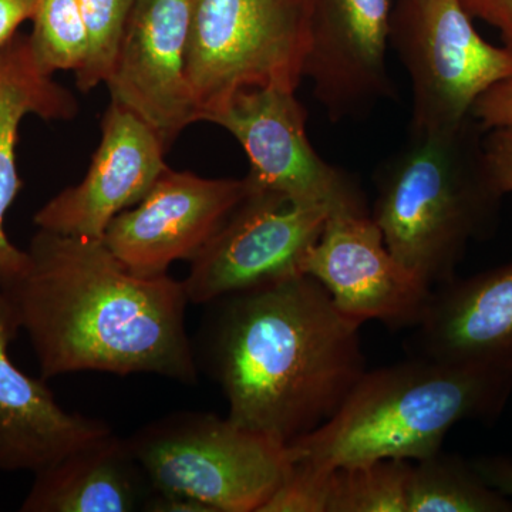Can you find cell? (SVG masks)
<instances>
[{
	"mask_svg": "<svg viewBox=\"0 0 512 512\" xmlns=\"http://www.w3.org/2000/svg\"><path fill=\"white\" fill-rule=\"evenodd\" d=\"M301 272L316 279L336 309L359 326L379 320L387 328H414L433 291L389 251L370 212L329 215L303 256Z\"/></svg>",
	"mask_w": 512,
	"mask_h": 512,
	"instance_id": "obj_10",
	"label": "cell"
},
{
	"mask_svg": "<svg viewBox=\"0 0 512 512\" xmlns=\"http://www.w3.org/2000/svg\"><path fill=\"white\" fill-rule=\"evenodd\" d=\"M485 483L498 493L512 497V463L504 458H487L473 464Z\"/></svg>",
	"mask_w": 512,
	"mask_h": 512,
	"instance_id": "obj_27",
	"label": "cell"
},
{
	"mask_svg": "<svg viewBox=\"0 0 512 512\" xmlns=\"http://www.w3.org/2000/svg\"><path fill=\"white\" fill-rule=\"evenodd\" d=\"M26 252L25 269L0 276V289L16 328L29 336L42 379L153 373L197 383L183 281L131 274L101 239L39 229Z\"/></svg>",
	"mask_w": 512,
	"mask_h": 512,
	"instance_id": "obj_1",
	"label": "cell"
},
{
	"mask_svg": "<svg viewBox=\"0 0 512 512\" xmlns=\"http://www.w3.org/2000/svg\"><path fill=\"white\" fill-rule=\"evenodd\" d=\"M473 116L458 126L410 131L375 174L370 217L384 244L431 288L456 278L471 239L490 229L498 194Z\"/></svg>",
	"mask_w": 512,
	"mask_h": 512,
	"instance_id": "obj_4",
	"label": "cell"
},
{
	"mask_svg": "<svg viewBox=\"0 0 512 512\" xmlns=\"http://www.w3.org/2000/svg\"><path fill=\"white\" fill-rule=\"evenodd\" d=\"M330 215L274 192L252 190L191 261L188 301L207 305L222 296L302 274L308 249Z\"/></svg>",
	"mask_w": 512,
	"mask_h": 512,
	"instance_id": "obj_9",
	"label": "cell"
},
{
	"mask_svg": "<svg viewBox=\"0 0 512 512\" xmlns=\"http://www.w3.org/2000/svg\"><path fill=\"white\" fill-rule=\"evenodd\" d=\"M409 512H512L507 495L490 487L476 468L443 451L412 463Z\"/></svg>",
	"mask_w": 512,
	"mask_h": 512,
	"instance_id": "obj_19",
	"label": "cell"
},
{
	"mask_svg": "<svg viewBox=\"0 0 512 512\" xmlns=\"http://www.w3.org/2000/svg\"><path fill=\"white\" fill-rule=\"evenodd\" d=\"M412 356L512 375V262L431 291Z\"/></svg>",
	"mask_w": 512,
	"mask_h": 512,
	"instance_id": "obj_15",
	"label": "cell"
},
{
	"mask_svg": "<svg viewBox=\"0 0 512 512\" xmlns=\"http://www.w3.org/2000/svg\"><path fill=\"white\" fill-rule=\"evenodd\" d=\"M484 164L495 191L512 192V128H493L483 140Z\"/></svg>",
	"mask_w": 512,
	"mask_h": 512,
	"instance_id": "obj_23",
	"label": "cell"
},
{
	"mask_svg": "<svg viewBox=\"0 0 512 512\" xmlns=\"http://www.w3.org/2000/svg\"><path fill=\"white\" fill-rule=\"evenodd\" d=\"M461 0H397L392 43L412 83L410 131L454 127L512 77V52L478 35Z\"/></svg>",
	"mask_w": 512,
	"mask_h": 512,
	"instance_id": "obj_7",
	"label": "cell"
},
{
	"mask_svg": "<svg viewBox=\"0 0 512 512\" xmlns=\"http://www.w3.org/2000/svg\"><path fill=\"white\" fill-rule=\"evenodd\" d=\"M303 77L329 119L365 114L393 94L387 69L392 0H306Z\"/></svg>",
	"mask_w": 512,
	"mask_h": 512,
	"instance_id": "obj_12",
	"label": "cell"
},
{
	"mask_svg": "<svg viewBox=\"0 0 512 512\" xmlns=\"http://www.w3.org/2000/svg\"><path fill=\"white\" fill-rule=\"evenodd\" d=\"M247 180L202 178L165 168L143 200L121 212L101 241L140 278L192 261L247 195Z\"/></svg>",
	"mask_w": 512,
	"mask_h": 512,
	"instance_id": "obj_11",
	"label": "cell"
},
{
	"mask_svg": "<svg viewBox=\"0 0 512 512\" xmlns=\"http://www.w3.org/2000/svg\"><path fill=\"white\" fill-rule=\"evenodd\" d=\"M306 47V0H195L185 74L198 121L245 90H298Z\"/></svg>",
	"mask_w": 512,
	"mask_h": 512,
	"instance_id": "obj_6",
	"label": "cell"
},
{
	"mask_svg": "<svg viewBox=\"0 0 512 512\" xmlns=\"http://www.w3.org/2000/svg\"><path fill=\"white\" fill-rule=\"evenodd\" d=\"M151 490L210 512H259L288 473V444L211 413L161 417L127 437Z\"/></svg>",
	"mask_w": 512,
	"mask_h": 512,
	"instance_id": "obj_5",
	"label": "cell"
},
{
	"mask_svg": "<svg viewBox=\"0 0 512 512\" xmlns=\"http://www.w3.org/2000/svg\"><path fill=\"white\" fill-rule=\"evenodd\" d=\"M77 113L73 94L37 66L28 36H16L0 50V276L19 274L28 264V252L16 248L3 227L23 185L16 167L20 123L30 114L66 121Z\"/></svg>",
	"mask_w": 512,
	"mask_h": 512,
	"instance_id": "obj_18",
	"label": "cell"
},
{
	"mask_svg": "<svg viewBox=\"0 0 512 512\" xmlns=\"http://www.w3.org/2000/svg\"><path fill=\"white\" fill-rule=\"evenodd\" d=\"M308 113L296 90L264 87L239 93L208 119L227 130L249 161L245 180L252 190L274 192L292 204L336 212H370L365 195L349 174L313 148Z\"/></svg>",
	"mask_w": 512,
	"mask_h": 512,
	"instance_id": "obj_8",
	"label": "cell"
},
{
	"mask_svg": "<svg viewBox=\"0 0 512 512\" xmlns=\"http://www.w3.org/2000/svg\"><path fill=\"white\" fill-rule=\"evenodd\" d=\"M471 18L494 26L512 52V0H461Z\"/></svg>",
	"mask_w": 512,
	"mask_h": 512,
	"instance_id": "obj_25",
	"label": "cell"
},
{
	"mask_svg": "<svg viewBox=\"0 0 512 512\" xmlns=\"http://www.w3.org/2000/svg\"><path fill=\"white\" fill-rule=\"evenodd\" d=\"M151 491L127 440L111 431L35 474L20 511H138Z\"/></svg>",
	"mask_w": 512,
	"mask_h": 512,
	"instance_id": "obj_17",
	"label": "cell"
},
{
	"mask_svg": "<svg viewBox=\"0 0 512 512\" xmlns=\"http://www.w3.org/2000/svg\"><path fill=\"white\" fill-rule=\"evenodd\" d=\"M28 37L37 66L49 76L76 73L86 60L89 40L77 0H42Z\"/></svg>",
	"mask_w": 512,
	"mask_h": 512,
	"instance_id": "obj_21",
	"label": "cell"
},
{
	"mask_svg": "<svg viewBox=\"0 0 512 512\" xmlns=\"http://www.w3.org/2000/svg\"><path fill=\"white\" fill-rule=\"evenodd\" d=\"M87 30V56L76 72V84L90 92L109 82L126 32L134 0H77Z\"/></svg>",
	"mask_w": 512,
	"mask_h": 512,
	"instance_id": "obj_22",
	"label": "cell"
},
{
	"mask_svg": "<svg viewBox=\"0 0 512 512\" xmlns=\"http://www.w3.org/2000/svg\"><path fill=\"white\" fill-rule=\"evenodd\" d=\"M410 470L404 460L330 468L328 512H409Z\"/></svg>",
	"mask_w": 512,
	"mask_h": 512,
	"instance_id": "obj_20",
	"label": "cell"
},
{
	"mask_svg": "<svg viewBox=\"0 0 512 512\" xmlns=\"http://www.w3.org/2000/svg\"><path fill=\"white\" fill-rule=\"evenodd\" d=\"M195 0H134L116 66L111 101L147 121L170 147L197 123L185 60Z\"/></svg>",
	"mask_w": 512,
	"mask_h": 512,
	"instance_id": "obj_13",
	"label": "cell"
},
{
	"mask_svg": "<svg viewBox=\"0 0 512 512\" xmlns=\"http://www.w3.org/2000/svg\"><path fill=\"white\" fill-rule=\"evenodd\" d=\"M167 148L147 121L111 101L86 177L47 201L33 222L60 235L103 239L110 222L143 200L164 173Z\"/></svg>",
	"mask_w": 512,
	"mask_h": 512,
	"instance_id": "obj_14",
	"label": "cell"
},
{
	"mask_svg": "<svg viewBox=\"0 0 512 512\" xmlns=\"http://www.w3.org/2000/svg\"><path fill=\"white\" fill-rule=\"evenodd\" d=\"M471 116L485 130L512 128V77L485 92L474 104Z\"/></svg>",
	"mask_w": 512,
	"mask_h": 512,
	"instance_id": "obj_24",
	"label": "cell"
},
{
	"mask_svg": "<svg viewBox=\"0 0 512 512\" xmlns=\"http://www.w3.org/2000/svg\"><path fill=\"white\" fill-rule=\"evenodd\" d=\"M42 0H0V50L8 46L23 23L35 18Z\"/></svg>",
	"mask_w": 512,
	"mask_h": 512,
	"instance_id": "obj_26",
	"label": "cell"
},
{
	"mask_svg": "<svg viewBox=\"0 0 512 512\" xmlns=\"http://www.w3.org/2000/svg\"><path fill=\"white\" fill-rule=\"evenodd\" d=\"M197 363L228 419L281 443L311 433L365 373L360 326L312 276L296 274L207 303Z\"/></svg>",
	"mask_w": 512,
	"mask_h": 512,
	"instance_id": "obj_2",
	"label": "cell"
},
{
	"mask_svg": "<svg viewBox=\"0 0 512 512\" xmlns=\"http://www.w3.org/2000/svg\"><path fill=\"white\" fill-rule=\"evenodd\" d=\"M18 332L0 289V471L37 474L113 430L106 421L66 412L45 379L13 365L9 343Z\"/></svg>",
	"mask_w": 512,
	"mask_h": 512,
	"instance_id": "obj_16",
	"label": "cell"
},
{
	"mask_svg": "<svg viewBox=\"0 0 512 512\" xmlns=\"http://www.w3.org/2000/svg\"><path fill=\"white\" fill-rule=\"evenodd\" d=\"M511 389L508 373L419 356L366 369L332 417L288 444L289 460L320 468L416 463L439 453L460 421L498 416Z\"/></svg>",
	"mask_w": 512,
	"mask_h": 512,
	"instance_id": "obj_3",
	"label": "cell"
}]
</instances>
